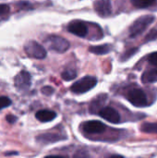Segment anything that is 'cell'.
Returning a JSON list of instances; mask_svg holds the SVG:
<instances>
[{"label":"cell","mask_w":157,"mask_h":158,"mask_svg":"<svg viewBox=\"0 0 157 158\" xmlns=\"http://www.w3.org/2000/svg\"><path fill=\"white\" fill-rule=\"evenodd\" d=\"M154 21H155V17L152 15H146L138 18L130 28V37H136L142 34Z\"/></svg>","instance_id":"1"},{"label":"cell","mask_w":157,"mask_h":158,"mask_svg":"<svg viewBox=\"0 0 157 158\" xmlns=\"http://www.w3.org/2000/svg\"><path fill=\"white\" fill-rule=\"evenodd\" d=\"M46 46L57 53H65L69 48V42L57 35H50L44 41Z\"/></svg>","instance_id":"2"},{"label":"cell","mask_w":157,"mask_h":158,"mask_svg":"<svg viewBox=\"0 0 157 158\" xmlns=\"http://www.w3.org/2000/svg\"><path fill=\"white\" fill-rule=\"evenodd\" d=\"M97 84V79L93 76H85L76 81L70 87V90L75 94H85L94 88Z\"/></svg>","instance_id":"3"},{"label":"cell","mask_w":157,"mask_h":158,"mask_svg":"<svg viewBox=\"0 0 157 158\" xmlns=\"http://www.w3.org/2000/svg\"><path fill=\"white\" fill-rule=\"evenodd\" d=\"M24 51L29 56L36 59H43L46 56L45 48L35 41L27 42L24 45Z\"/></svg>","instance_id":"4"},{"label":"cell","mask_w":157,"mask_h":158,"mask_svg":"<svg viewBox=\"0 0 157 158\" xmlns=\"http://www.w3.org/2000/svg\"><path fill=\"white\" fill-rule=\"evenodd\" d=\"M127 98L134 106L137 107H144L148 105L147 96L145 93L139 88H134L129 91L127 94Z\"/></svg>","instance_id":"5"},{"label":"cell","mask_w":157,"mask_h":158,"mask_svg":"<svg viewBox=\"0 0 157 158\" xmlns=\"http://www.w3.org/2000/svg\"><path fill=\"white\" fill-rule=\"evenodd\" d=\"M15 87L18 91H26L30 88L31 84V74L25 70L20 71L14 79Z\"/></svg>","instance_id":"6"},{"label":"cell","mask_w":157,"mask_h":158,"mask_svg":"<svg viewBox=\"0 0 157 158\" xmlns=\"http://www.w3.org/2000/svg\"><path fill=\"white\" fill-rule=\"evenodd\" d=\"M82 131L89 134H100L105 131L106 126L98 120H90L86 121L81 126Z\"/></svg>","instance_id":"7"},{"label":"cell","mask_w":157,"mask_h":158,"mask_svg":"<svg viewBox=\"0 0 157 158\" xmlns=\"http://www.w3.org/2000/svg\"><path fill=\"white\" fill-rule=\"evenodd\" d=\"M93 6L96 13L102 18H107L112 13V6L110 0H96Z\"/></svg>","instance_id":"8"},{"label":"cell","mask_w":157,"mask_h":158,"mask_svg":"<svg viewBox=\"0 0 157 158\" xmlns=\"http://www.w3.org/2000/svg\"><path fill=\"white\" fill-rule=\"evenodd\" d=\"M68 31L79 37H85L88 34V27L84 22L80 20H75L69 23L68 26Z\"/></svg>","instance_id":"9"},{"label":"cell","mask_w":157,"mask_h":158,"mask_svg":"<svg viewBox=\"0 0 157 158\" xmlns=\"http://www.w3.org/2000/svg\"><path fill=\"white\" fill-rule=\"evenodd\" d=\"M99 116L104 119L111 122V123H118L120 121V115L119 113L113 107L105 106L99 111Z\"/></svg>","instance_id":"10"},{"label":"cell","mask_w":157,"mask_h":158,"mask_svg":"<svg viewBox=\"0 0 157 158\" xmlns=\"http://www.w3.org/2000/svg\"><path fill=\"white\" fill-rule=\"evenodd\" d=\"M35 118L41 122H50L56 118V112L48 109H42L36 112Z\"/></svg>","instance_id":"11"},{"label":"cell","mask_w":157,"mask_h":158,"mask_svg":"<svg viewBox=\"0 0 157 158\" xmlns=\"http://www.w3.org/2000/svg\"><path fill=\"white\" fill-rule=\"evenodd\" d=\"M66 137H61V135L58 134H55V133H46V134H43L40 135L37 138V141L39 143H53L58 141H62V140H66Z\"/></svg>","instance_id":"12"},{"label":"cell","mask_w":157,"mask_h":158,"mask_svg":"<svg viewBox=\"0 0 157 158\" xmlns=\"http://www.w3.org/2000/svg\"><path fill=\"white\" fill-rule=\"evenodd\" d=\"M142 81L145 84L154 83L157 81V69H152L143 72L142 76Z\"/></svg>","instance_id":"13"},{"label":"cell","mask_w":157,"mask_h":158,"mask_svg":"<svg viewBox=\"0 0 157 158\" xmlns=\"http://www.w3.org/2000/svg\"><path fill=\"white\" fill-rule=\"evenodd\" d=\"M112 46L110 44H102V45H96V46H91L89 48V51L95 55H105L109 52H111Z\"/></svg>","instance_id":"14"},{"label":"cell","mask_w":157,"mask_h":158,"mask_svg":"<svg viewBox=\"0 0 157 158\" xmlns=\"http://www.w3.org/2000/svg\"><path fill=\"white\" fill-rule=\"evenodd\" d=\"M155 0H131L133 6L137 8H146L152 6Z\"/></svg>","instance_id":"15"},{"label":"cell","mask_w":157,"mask_h":158,"mask_svg":"<svg viewBox=\"0 0 157 158\" xmlns=\"http://www.w3.org/2000/svg\"><path fill=\"white\" fill-rule=\"evenodd\" d=\"M141 131L146 133H157V123H143Z\"/></svg>","instance_id":"16"},{"label":"cell","mask_w":157,"mask_h":158,"mask_svg":"<svg viewBox=\"0 0 157 158\" xmlns=\"http://www.w3.org/2000/svg\"><path fill=\"white\" fill-rule=\"evenodd\" d=\"M61 77H62V79L64 81H69L74 80L77 77V72L74 69H67V70H65V71L62 72Z\"/></svg>","instance_id":"17"},{"label":"cell","mask_w":157,"mask_h":158,"mask_svg":"<svg viewBox=\"0 0 157 158\" xmlns=\"http://www.w3.org/2000/svg\"><path fill=\"white\" fill-rule=\"evenodd\" d=\"M11 100L6 96H0V110L6 108L11 105Z\"/></svg>","instance_id":"18"},{"label":"cell","mask_w":157,"mask_h":158,"mask_svg":"<svg viewBox=\"0 0 157 158\" xmlns=\"http://www.w3.org/2000/svg\"><path fill=\"white\" fill-rule=\"evenodd\" d=\"M138 51H139V49H138V48H131V49L128 50V51L123 55V56L121 57V60H122V61H125V60H127V59L130 58V57H131L133 55H135Z\"/></svg>","instance_id":"19"},{"label":"cell","mask_w":157,"mask_h":158,"mask_svg":"<svg viewBox=\"0 0 157 158\" xmlns=\"http://www.w3.org/2000/svg\"><path fill=\"white\" fill-rule=\"evenodd\" d=\"M157 39V29H153L145 37V43L146 42H150V41H155Z\"/></svg>","instance_id":"20"},{"label":"cell","mask_w":157,"mask_h":158,"mask_svg":"<svg viewBox=\"0 0 157 158\" xmlns=\"http://www.w3.org/2000/svg\"><path fill=\"white\" fill-rule=\"evenodd\" d=\"M9 10H10L9 6H7L6 4H0V17L7 15Z\"/></svg>","instance_id":"21"},{"label":"cell","mask_w":157,"mask_h":158,"mask_svg":"<svg viewBox=\"0 0 157 158\" xmlns=\"http://www.w3.org/2000/svg\"><path fill=\"white\" fill-rule=\"evenodd\" d=\"M148 60L151 64L155 65V66H157V52H155V53H152L149 57H148Z\"/></svg>","instance_id":"22"},{"label":"cell","mask_w":157,"mask_h":158,"mask_svg":"<svg viewBox=\"0 0 157 158\" xmlns=\"http://www.w3.org/2000/svg\"><path fill=\"white\" fill-rule=\"evenodd\" d=\"M42 93L45 95H51L54 94V89L50 86H45L42 88Z\"/></svg>","instance_id":"23"},{"label":"cell","mask_w":157,"mask_h":158,"mask_svg":"<svg viewBox=\"0 0 157 158\" xmlns=\"http://www.w3.org/2000/svg\"><path fill=\"white\" fill-rule=\"evenodd\" d=\"M19 6L20 8H24V9H29V8H31V5L29 3V2H19Z\"/></svg>","instance_id":"24"},{"label":"cell","mask_w":157,"mask_h":158,"mask_svg":"<svg viewBox=\"0 0 157 158\" xmlns=\"http://www.w3.org/2000/svg\"><path fill=\"white\" fill-rule=\"evenodd\" d=\"M6 121H7L8 123H10V124H13V123H15V122H16V120H17V118H16L15 116L8 115V116H6Z\"/></svg>","instance_id":"25"},{"label":"cell","mask_w":157,"mask_h":158,"mask_svg":"<svg viewBox=\"0 0 157 158\" xmlns=\"http://www.w3.org/2000/svg\"><path fill=\"white\" fill-rule=\"evenodd\" d=\"M18 155V153H9V154H6V156H16Z\"/></svg>","instance_id":"26"}]
</instances>
